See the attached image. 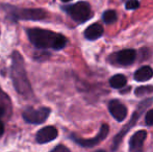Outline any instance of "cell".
Here are the masks:
<instances>
[{"mask_svg": "<svg viewBox=\"0 0 153 152\" xmlns=\"http://www.w3.org/2000/svg\"><path fill=\"white\" fill-rule=\"evenodd\" d=\"M26 33L30 43L38 49L61 50L66 47L68 42L65 36L47 29L29 28L26 30Z\"/></svg>", "mask_w": 153, "mask_h": 152, "instance_id": "1", "label": "cell"}, {"mask_svg": "<svg viewBox=\"0 0 153 152\" xmlns=\"http://www.w3.org/2000/svg\"><path fill=\"white\" fill-rule=\"evenodd\" d=\"M10 77L13 85L17 93L25 98H31L33 95L30 82L27 78L24 59L18 51H14L12 54V66H10Z\"/></svg>", "mask_w": 153, "mask_h": 152, "instance_id": "2", "label": "cell"}, {"mask_svg": "<svg viewBox=\"0 0 153 152\" xmlns=\"http://www.w3.org/2000/svg\"><path fill=\"white\" fill-rule=\"evenodd\" d=\"M5 10L7 12V17L13 21L27 20L39 21L46 18V12L42 8H19L15 6L6 5Z\"/></svg>", "mask_w": 153, "mask_h": 152, "instance_id": "3", "label": "cell"}, {"mask_svg": "<svg viewBox=\"0 0 153 152\" xmlns=\"http://www.w3.org/2000/svg\"><path fill=\"white\" fill-rule=\"evenodd\" d=\"M62 10L77 23H85L92 18V10L88 2H77L72 5L62 6Z\"/></svg>", "mask_w": 153, "mask_h": 152, "instance_id": "4", "label": "cell"}, {"mask_svg": "<svg viewBox=\"0 0 153 152\" xmlns=\"http://www.w3.org/2000/svg\"><path fill=\"white\" fill-rule=\"evenodd\" d=\"M152 102H153V99H152V98H149V99L144 100L143 102H141V103H140V105L137 106V108L135 110V112L133 113L131 120L126 124V125L124 126V127L122 128L121 131H120L119 133L116 136V138L114 139V141H113V148H111L113 150H116V149L119 147L120 143H121V141L123 140L124 136L127 133V132H128V130L130 129V128L132 127V126L134 125L135 123H137V121L139 120V118L141 117L142 114H143V112L145 110H147V108H149V106L151 105Z\"/></svg>", "mask_w": 153, "mask_h": 152, "instance_id": "5", "label": "cell"}, {"mask_svg": "<svg viewBox=\"0 0 153 152\" xmlns=\"http://www.w3.org/2000/svg\"><path fill=\"white\" fill-rule=\"evenodd\" d=\"M51 113V110L48 108H27L23 112L22 117L26 123L29 124H42L47 120Z\"/></svg>", "mask_w": 153, "mask_h": 152, "instance_id": "6", "label": "cell"}, {"mask_svg": "<svg viewBox=\"0 0 153 152\" xmlns=\"http://www.w3.org/2000/svg\"><path fill=\"white\" fill-rule=\"evenodd\" d=\"M108 131H109L108 125H107V124H103V125L101 126L99 133L97 134L95 138H93V139H80V138L75 136L74 134H72V136H71V139H72L76 144H78L79 146L89 147L90 148V147H94V146H96V145H98L100 142H102V141L107 136Z\"/></svg>", "mask_w": 153, "mask_h": 152, "instance_id": "7", "label": "cell"}, {"mask_svg": "<svg viewBox=\"0 0 153 152\" xmlns=\"http://www.w3.org/2000/svg\"><path fill=\"white\" fill-rule=\"evenodd\" d=\"M57 136H59V131L54 126H45L36 132V141L39 144H46L55 140Z\"/></svg>", "mask_w": 153, "mask_h": 152, "instance_id": "8", "label": "cell"}, {"mask_svg": "<svg viewBox=\"0 0 153 152\" xmlns=\"http://www.w3.org/2000/svg\"><path fill=\"white\" fill-rule=\"evenodd\" d=\"M108 110L117 121L122 122L127 117V108L119 100H111L108 103Z\"/></svg>", "mask_w": 153, "mask_h": 152, "instance_id": "9", "label": "cell"}, {"mask_svg": "<svg viewBox=\"0 0 153 152\" xmlns=\"http://www.w3.org/2000/svg\"><path fill=\"white\" fill-rule=\"evenodd\" d=\"M146 138H147V131L146 130H139V131L135 132L129 141V150H130V152H141Z\"/></svg>", "mask_w": 153, "mask_h": 152, "instance_id": "10", "label": "cell"}, {"mask_svg": "<svg viewBox=\"0 0 153 152\" xmlns=\"http://www.w3.org/2000/svg\"><path fill=\"white\" fill-rule=\"evenodd\" d=\"M137 57V52L133 49H124L116 54V61L122 66L130 65L134 62Z\"/></svg>", "mask_w": 153, "mask_h": 152, "instance_id": "11", "label": "cell"}, {"mask_svg": "<svg viewBox=\"0 0 153 152\" xmlns=\"http://www.w3.org/2000/svg\"><path fill=\"white\" fill-rule=\"evenodd\" d=\"M103 33H104L103 27L99 23H94L85 30V37L90 41H95L100 38L103 35Z\"/></svg>", "mask_w": 153, "mask_h": 152, "instance_id": "12", "label": "cell"}, {"mask_svg": "<svg viewBox=\"0 0 153 152\" xmlns=\"http://www.w3.org/2000/svg\"><path fill=\"white\" fill-rule=\"evenodd\" d=\"M153 77V70L149 66H143L137 69L134 73V79L137 81H147Z\"/></svg>", "mask_w": 153, "mask_h": 152, "instance_id": "13", "label": "cell"}, {"mask_svg": "<svg viewBox=\"0 0 153 152\" xmlns=\"http://www.w3.org/2000/svg\"><path fill=\"white\" fill-rule=\"evenodd\" d=\"M127 83V79L126 77L122 74H117V75H114L109 79V85L111 87H115V89H121L124 87Z\"/></svg>", "mask_w": 153, "mask_h": 152, "instance_id": "14", "label": "cell"}, {"mask_svg": "<svg viewBox=\"0 0 153 152\" xmlns=\"http://www.w3.org/2000/svg\"><path fill=\"white\" fill-rule=\"evenodd\" d=\"M117 13L113 10H108L106 12L103 13L102 15V19L104 21L105 24H113L117 21Z\"/></svg>", "mask_w": 153, "mask_h": 152, "instance_id": "15", "label": "cell"}, {"mask_svg": "<svg viewBox=\"0 0 153 152\" xmlns=\"http://www.w3.org/2000/svg\"><path fill=\"white\" fill-rule=\"evenodd\" d=\"M134 93L137 97L147 95V94H151L153 93V85H142V87H139L135 90Z\"/></svg>", "mask_w": 153, "mask_h": 152, "instance_id": "16", "label": "cell"}, {"mask_svg": "<svg viewBox=\"0 0 153 152\" xmlns=\"http://www.w3.org/2000/svg\"><path fill=\"white\" fill-rule=\"evenodd\" d=\"M126 10H137L140 7V2L137 0H128L125 4Z\"/></svg>", "mask_w": 153, "mask_h": 152, "instance_id": "17", "label": "cell"}, {"mask_svg": "<svg viewBox=\"0 0 153 152\" xmlns=\"http://www.w3.org/2000/svg\"><path fill=\"white\" fill-rule=\"evenodd\" d=\"M145 123L148 126H153V110H150L147 112L145 116Z\"/></svg>", "mask_w": 153, "mask_h": 152, "instance_id": "18", "label": "cell"}, {"mask_svg": "<svg viewBox=\"0 0 153 152\" xmlns=\"http://www.w3.org/2000/svg\"><path fill=\"white\" fill-rule=\"evenodd\" d=\"M50 152H71L68 147L64 146V145H57L55 148H53Z\"/></svg>", "mask_w": 153, "mask_h": 152, "instance_id": "19", "label": "cell"}, {"mask_svg": "<svg viewBox=\"0 0 153 152\" xmlns=\"http://www.w3.org/2000/svg\"><path fill=\"white\" fill-rule=\"evenodd\" d=\"M4 133V123L0 120V136Z\"/></svg>", "mask_w": 153, "mask_h": 152, "instance_id": "20", "label": "cell"}, {"mask_svg": "<svg viewBox=\"0 0 153 152\" xmlns=\"http://www.w3.org/2000/svg\"><path fill=\"white\" fill-rule=\"evenodd\" d=\"M4 114H5V108H4V105L0 104V118L3 117Z\"/></svg>", "mask_w": 153, "mask_h": 152, "instance_id": "21", "label": "cell"}, {"mask_svg": "<svg viewBox=\"0 0 153 152\" xmlns=\"http://www.w3.org/2000/svg\"><path fill=\"white\" fill-rule=\"evenodd\" d=\"M62 2H69V1H72V0H62Z\"/></svg>", "mask_w": 153, "mask_h": 152, "instance_id": "22", "label": "cell"}, {"mask_svg": "<svg viewBox=\"0 0 153 152\" xmlns=\"http://www.w3.org/2000/svg\"><path fill=\"white\" fill-rule=\"evenodd\" d=\"M96 152H105L104 150H97Z\"/></svg>", "mask_w": 153, "mask_h": 152, "instance_id": "23", "label": "cell"}, {"mask_svg": "<svg viewBox=\"0 0 153 152\" xmlns=\"http://www.w3.org/2000/svg\"><path fill=\"white\" fill-rule=\"evenodd\" d=\"M1 94H2V91H1V90H0V95H1Z\"/></svg>", "mask_w": 153, "mask_h": 152, "instance_id": "24", "label": "cell"}]
</instances>
